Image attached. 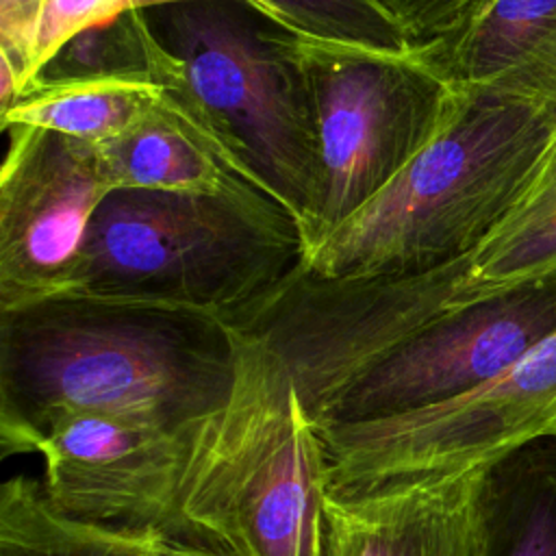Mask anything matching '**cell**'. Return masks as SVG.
<instances>
[{
	"label": "cell",
	"instance_id": "1",
	"mask_svg": "<svg viewBox=\"0 0 556 556\" xmlns=\"http://www.w3.org/2000/svg\"><path fill=\"white\" fill-rule=\"evenodd\" d=\"M222 315L61 293L0 311V452L35 454L59 419L102 413L187 428L235 384Z\"/></svg>",
	"mask_w": 556,
	"mask_h": 556
},
{
	"label": "cell",
	"instance_id": "2",
	"mask_svg": "<svg viewBox=\"0 0 556 556\" xmlns=\"http://www.w3.org/2000/svg\"><path fill=\"white\" fill-rule=\"evenodd\" d=\"M439 137L304 256L321 278L424 274L473 254L508 217L556 141V109L460 87Z\"/></svg>",
	"mask_w": 556,
	"mask_h": 556
},
{
	"label": "cell",
	"instance_id": "3",
	"mask_svg": "<svg viewBox=\"0 0 556 556\" xmlns=\"http://www.w3.org/2000/svg\"><path fill=\"white\" fill-rule=\"evenodd\" d=\"M237 343L228 402L193 426L180 489L187 543L211 556H326L321 434L285 367Z\"/></svg>",
	"mask_w": 556,
	"mask_h": 556
},
{
	"label": "cell",
	"instance_id": "4",
	"mask_svg": "<svg viewBox=\"0 0 556 556\" xmlns=\"http://www.w3.org/2000/svg\"><path fill=\"white\" fill-rule=\"evenodd\" d=\"M306 256L295 217L254 185L222 193L113 189L67 293L230 315Z\"/></svg>",
	"mask_w": 556,
	"mask_h": 556
},
{
	"label": "cell",
	"instance_id": "5",
	"mask_svg": "<svg viewBox=\"0 0 556 556\" xmlns=\"http://www.w3.org/2000/svg\"><path fill=\"white\" fill-rule=\"evenodd\" d=\"M143 15L178 61L169 93L180 109L243 180L295 217L306 241L321 200V152L289 28L241 0H187Z\"/></svg>",
	"mask_w": 556,
	"mask_h": 556
},
{
	"label": "cell",
	"instance_id": "6",
	"mask_svg": "<svg viewBox=\"0 0 556 556\" xmlns=\"http://www.w3.org/2000/svg\"><path fill=\"white\" fill-rule=\"evenodd\" d=\"M317 115L321 200L306 254L369 204L450 124L460 87L415 46L376 50L289 30Z\"/></svg>",
	"mask_w": 556,
	"mask_h": 556
},
{
	"label": "cell",
	"instance_id": "7",
	"mask_svg": "<svg viewBox=\"0 0 556 556\" xmlns=\"http://www.w3.org/2000/svg\"><path fill=\"white\" fill-rule=\"evenodd\" d=\"M469 256L424 274L361 278H321L302 261L224 319L285 367L319 426L365 369L443 313L476 300Z\"/></svg>",
	"mask_w": 556,
	"mask_h": 556
},
{
	"label": "cell",
	"instance_id": "8",
	"mask_svg": "<svg viewBox=\"0 0 556 556\" xmlns=\"http://www.w3.org/2000/svg\"><path fill=\"white\" fill-rule=\"evenodd\" d=\"M317 430L326 450V489L339 493L495 463L556 437V330L469 393Z\"/></svg>",
	"mask_w": 556,
	"mask_h": 556
},
{
	"label": "cell",
	"instance_id": "9",
	"mask_svg": "<svg viewBox=\"0 0 556 556\" xmlns=\"http://www.w3.org/2000/svg\"><path fill=\"white\" fill-rule=\"evenodd\" d=\"M556 330V274L458 304L365 369L317 428L384 419L469 393Z\"/></svg>",
	"mask_w": 556,
	"mask_h": 556
},
{
	"label": "cell",
	"instance_id": "10",
	"mask_svg": "<svg viewBox=\"0 0 556 556\" xmlns=\"http://www.w3.org/2000/svg\"><path fill=\"white\" fill-rule=\"evenodd\" d=\"M0 167V311L72 289L87 228L113 191L100 146L11 124Z\"/></svg>",
	"mask_w": 556,
	"mask_h": 556
},
{
	"label": "cell",
	"instance_id": "11",
	"mask_svg": "<svg viewBox=\"0 0 556 556\" xmlns=\"http://www.w3.org/2000/svg\"><path fill=\"white\" fill-rule=\"evenodd\" d=\"M202 421V419H200ZM193 426L165 428L102 413H74L39 441L41 493L65 517L156 530L187 543L180 489Z\"/></svg>",
	"mask_w": 556,
	"mask_h": 556
},
{
	"label": "cell",
	"instance_id": "12",
	"mask_svg": "<svg viewBox=\"0 0 556 556\" xmlns=\"http://www.w3.org/2000/svg\"><path fill=\"white\" fill-rule=\"evenodd\" d=\"M493 463L324 493L326 556H493Z\"/></svg>",
	"mask_w": 556,
	"mask_h": 556
},
{
	"label": "cell",
	"instance_id": "13",
	"mask_svg": "<svg viewBox=\"0 0 556 556\" xmlns=\"http://www.w3.org/2000/svg\"><path fill=\"white\" fill-rule=\"evenodd\" d=\"M456 87H493L556 109V0H482L419 46Z\"/></svg>",
	"mask_w": 556,
	"mask_h": 556
},
{
	"label": "cell",
	"instance_id": "14",
	"mask_svg": "<svg viewBox=\"0 0 556 556\" xmlns=\"http://www.w3.org/2000/svg\"><path fill=\"white\" fill-rule=\"evenodd\" d=\"M100 154L113 189L222 193L250 185L167 91L124 135L102 143Z\"/></svg>",
	"mask_w": 556,
	"mask_h": 556
},
{
	"label": "cell",
	"instance_id": "15",
	"mask_svg": "<svg viewBox=\"0 0 556 556\" xmlns=\"http://www.w3.org/2000/svg\"><path fill=\"white\" fill-rule=\"evenodd\" d=\"M0 556H211L156 530L78 521L54 510L39 478L9 476L0 484Z\"/></svg>",
	"mask_w": 556,
	"mask_h": 556
},
{
	"label": "cell",
	"instance_id": "16",
	"mask_svg": "<svg viewBox=\"0 0 556 556\" xmlns=\"http://www.w3.org/2000/svg\"><path fill=\"white\" fill-rule=\"evenodd\" d=\"M163 93L165 87L132 78L35 80L0 117V128L24 124L102 146L137 124Z\"/></svg>",
	"mask_w": 556,
	"mask_h": 556
},
{
	"label": "cell",
	"instance_id": "17",
	"mask_svg": "<svg viewBox=\"0 0 556 556\" xmlns=\"http://www.w3.org/2000/svg\"><path fill=\"white\" fill-rule=\"evenodd\" d=\"M489 510L493 556H556V437L493 463Z\"/></svg>",
	"mask_w": 556,
	"mask_h": 556
},
{
	"label": "cell",
	"instance_id": "18",
	"mask_svg": "<svg viewBox=\"0 0 556 556\" xmlns=\"http://www.w3.org/2000/svg\"><path fill=\"white\" fill-rule=\"evenodd\" d=\"M156 48L159 41L150 30L143 11L135 9L111 22L76 33L43 65L35 80L132 78L154 83Z\"/></svg>",
	"mask_w": 556,
	"mask_h": 556
},
{
	"label": "cell",
	"instance_id": "19",
	"mask_svg": "<svg viewBox=\"0 0 556 556\" xmlns=\"http://www.w3.org/2000/svg\"><path fill=\"white\" fill-rule=\"evenodd\" d=\"M256 11L293 33L376 50L415 48L380 0H254Z\"/></svg>",
	"mask_w": 556,
	"mask_h": 556
},
{
	"label": "cell",
	"instance_id": "20",
	"mask_svg": "<svg viewBox=\"0 0 556 556\" xmlns=\"http://www.w3.org/2000/svg\"><path fill=\"white\" fill-rule=\"evenodd\" d=\"M556 274V206L536 219L495 230L469 256L476 298Z\"/></svg>",
	"mask_w": 556,
	"mask_h": 556
},
{
	"label": "cell",
	"instance_id": "21",
	"mask_svg": "<svg viewBox=\"0 0 556 556\" xmlns=\"http://www.w3.org/2000/svg\"><path fill=\"white\" fill-rule=\"evenodd\" d=\"M135 11L130 0H48L33 54V80L76 33Z\"/></svg>",
	"mask_w": 556,
	"mask_h": 556
},
{
	"label": "cell",
	"instance_id": "22",
	"mask_svg": "<svg viewBox=\"0 0 556 556\" xmlns=\"http://www.w3.org/2000/svg\"><path fill=\"white\" fill-rule=\"evenodd\" d=\"M48 0H0V56L11 63L22 87L33 83V54Z\"/></svg>",
	"mask_w": 556,
	"mask_h": 556
},
{
	"label": "cell",
	"instance_id": "23",
	"mask_svg": "<svg viewBox=\"0 0 556 556\" xmlns=\"http://www.w3.org/2000/svg\"><path fill=\"white\" fill-rule=\"evenodd\" d=\"M413 46L450 35L482 0H380Z\"/></svg>",
	"mask_w": 556,
	"mask_h": 556
},
{
	"label": "cell",
	"instance_id": "24",
	"mask_svg": "<svg viewBox=\"0 0 556 556\" xmlns=\"http://www.w3.org/2000/svg\"><path fill=\"white\" fill-rule=\"evenodd\" d=\"M552 206H556V141L547 150L539 174L528 185L521 200L515 204V208L508 213V217L495 230L536 219L543 213H547Z\"/></svg>",
	"mask_w": 556,
	"mask_h": 556
},
{
	"label": "cell",
	"instance_id": "25",
	"mask_svg": "<svg viewBox=\"0 0 556 556\" xmlns=\"http://www.w3.org/2000/svg\"><path fill=\"white\" fill-rule=\"evenodd\" d=\"M132 2V9H139V11H148V9H156V7H165V4H176V2H187V0H130ZM245 4H250L252 9H256L254 0H241Z\"/></svg>",
	"mask_w": 556,
	"mask_h": 556
}]
</instances>
